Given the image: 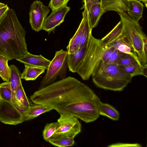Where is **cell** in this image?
<instances>
[{"mask_svg": "<svg viewBox=\"0 0 147 147\" xmlns=\"http://www.w3.org/2000/svg\"><path fill=\"white\" fill-rule=\"evenodd\" d=\"M98 96L88 86L69 76L35 91L30 96L34 103L52 107L59 114L71 115L86 123L99 117Z\"/></svg>", "mask_w": 147, "mask_h": 147, "instance_id": "1", "label": "cell"}, {"mask_svg": "<svg viewBox=\"0 0 147 147\" xmlns=\"http://www.w3.org/2000/svg\"><path fill=\"white\" fill-rule=\"evenodd\" d=\"M26 34L14 11L9 9L0 24V55L11 60L19 59L29 53Z\"/></svg>", "mask_w": 147, "mask_h": 147, "instance_id": "2", "label": "cell"}, {"mask_svg": "<svg viewBox=\"0 0 147 147\" xmlns=\"http://www.w3.org/2000/svg\"><path fill=\"white\" fill-rule=\"evenodd\" d=\"M92 76L93 82L98 87L115 91L123 90L132 78L124 73L117 64H107L102 61Z\"/></svg>", "mask_w": 147, "mask_h": 147, "instance_id": "3", "label": "cell"}, {"mask_svg": "<svg viewBox=\"0 0 147 147\" xmlns=\"http://www.w3.org/2000/svg\"><path fill=\"white\" fill-rule=\"evenodd\" d=\"M117 13L123 24L121 35L124 40L134 51L141 65L147 64V55L144 52L143 44L147 38L139 21L131 18L126 12Z\"/></svg>", "mask_w": 147, "mask_h": 147, "instance_id": "4", "label": "cell"}, {"mask_svg": "<svg viewBox=\"0 0 147 147\" xmlns=\"http://www.w3.org/2000/svg\"><path fill=\"white\" fill-rule=\"evenodd\" d=\"M105 48L101 46L100 39L94 38L91 34L86 51L76 72L83 80L89 79L102 61Z\"/></svg>", "mask_w": 147, "mask_h": 147, "instance_id": "5", "label": "cell"}, {"mask_svg": "<svg viewBox=\"0 0 147 147\" xmlns=\"http://www.w3.org/2000/svg\"><path fill=\"white\" fill-rule=\"evenodd\" d=\"M67 52L61 49L56 52L55 55L47 69L46 73L40 82L38 90L56 82L66 78L68 68L67 57Z\"/></svg>", "mask_w": 147, "mask_h": 147, "instance_id": "6", "label": "cell"}, {"mask_svg": "<svg viewBox=\"0 0 147 147\" xmlns=\"http://www.w3.org/2000/svg\"><path fill=\"white\" fill-rule=\"evenodd\" d=\"M28 108L18 102L0 99V121L11 125L21 123L25 121L24 113Z\"/></svg>", "mask_w": 147, "mask_h": 147, "instance_id": "7", "label": "cell"}, {"mask_svg": "<svg viewBox=\"0 0 147 147\" xmlns=\"http://www.w3.org/2000/svg\"><path fill=\"white\" fill-rule=\"evenodd\" d=\"M59 114L57 127L53 135L74 138L81 131V125L78 118L68 114Z\"/></svg>", "mask_w": 147, "mask_h": 147, "instance_id": "8", "label": "cell"}, {"mask_svg": "<svg viewBox=\"0 0 147 147\" xmlns=\"http://www.w3.org/2000/svg\"><path fill=\"white\" fill-rule=\"evenodd\" d=\"M50 11L48 7L40 0L34 1L29 12V23L32 29L36 32L42 30L43 24Z\"/></svg>", "mask_w": 147, "mask_h": 147, "instance_id": "9", "label": "cell"}, {"mask_svg": "<svg viewBox=\"0 0 147 147\" xmlns=\"http://www.w3.org/2000/svg\"><path fill=\"white\" fill-rule=\"evenodd\" d=\"M70 9L66 5L52 11L45 20L42 30L49 33L54 32L55 28L64 22L65 17Z\"/></svg>", "mask_w": 147, "mask_h": 147, "instance_id": "10", "label": "cell"}, {"mask_svg": "<svg viewBox=\"0 0 147 147\" xmlns=\"http://www.w3.org/2000/svg\"><path fill=\"white\" fill-rule=\"evenodd\" d=\"M88 43L89 41L87 44L79 48L74 53L67 54V62L69 71L72 73L77 72L86 51Z\"/></svg>", "mask_w": 147, "mask_h": 147, "instance_id": "11", "label": "cell"}, {"mask_svg": "<svg viewBox=\"0 0 147 147\" xmlns=\"http://www.w3.org/2000/svg\"><path fill=\"white\" fill-rule=\"evenodd\" d=\"M16 60L24 64L40 67L47 69L51 61L41 55H35L29 53Z\"/></svg>", "mask_w": 147, "mask_h": 147, "instance_id": "12", "label": "cell"}, {"mask_svg": "<svg viewBox=\"0 0 147 147\" xmlns=\"http://www.w3.org/2000/svg\"><path fill=\"white\" fill-rule=\"evenodd\" d=\"M96 102L99 115L106 116L113 121L119 120V113L114 107L108 103L102 102L98 97Z\"/></svg>", "mask_w": 147, "mask_h": 147, "instance_id": "13", "label": "cell"}, {"mask_svg": "<svg viewBox=\"0 0 147 147\" xmlns=\"http://www.w3.org/2000/svg\"><path fill=\"white\" fill-rule=\"evenodd\" d=\"M53 109V108L50 107L34 103L24 113L25 121L32 120L42 114Z\"/></svg>", "mask_w": 147, "mask_h": 147, "instance_id": "14", "label": "cell"}, {"mask_svg": "<svg viewBox=\"0 0 147 147\" xmlns=\"http://www.w3.org/2000/svg\"><path fill=\"white\" fill-rule=\"evenodd\" d=\"M110 46L114 47L124 53L129 55L134 59L137 62L141 65L138 58L136 53L132 48L125 41L121 34L116 40L106 47Z\"/></svg>", "mask_w": 147, "mask_h": 147, "instance_id": "15", "label": "cell"}, {"mask_svg": "<svg viewBox=\"0 0 147 147\" xmlns=\"http://www.w3.org/2000/svg\"><path fill=\"white\" fill-rule=\"evenodd\" d=\"M119 66L124 73L130 75L132 78L140 75L146 77H147V64L141 65L137 62H136L126 66Z\"/></svg>", "mask_w": 147, "mask_h": 147, "instance_id": "16", "label": "cell"}, {"mask_svg": "<svg viewBox=\"0 0 147 147\" xmlns=\"http://www.w3.org/2000/svg\"><path fill=\"white\" fill-rule=\"evenodd\" d=\"M128 9L127 14L132 19L139 21L142 17L144 5L138 0H127Z\"/></svg>", "mask_w": 147, "mask_h": 147, "instance_id": "17", "label": "cell"}, {"mask_svg": "<svg viewBox=\"0 0 147 147\" xmlns=\"http://www.w3.org/2000/svg\"><path fill=\"white\" fill-rule=\"evenodd\" d=\"M84 22L82 17L81 22L73 36L70 39L66 48L68 54L74 53L79 49L80 44L82 32Z\"/></svg>", "mask_w": 147, "mask_h": 147, "instance_id": "18", "label": "cell"}, {"mask_svg": "<svg viewBox=\"0 0 147 147\" xmlns=\"http://www.w3.org/2000/svg\"><path fill=\"white\" fill-rule=\"evenodd\" d=\"M25 68L20 75L21 79L26 81L34 80L45 72V69L24 64Z\"/></svg>", "mask_w": 147, "mask_h": 147, "instance_id": "19", "label": "cell"}, {"mask_svg": "<svg viewBox=\"0 0 147 147\" xmlns=\"http://www.w3.org/2000/svg\"><path fill=\"white\" fill-rule=\"evenodd\" d=\"M89 23L91 29L98 24L99 20L103 14L101 3H94L88 11Z\"/></svg>", "mask_w": 147, "mask_h": 147, "instance_id": "20", "label": "cell"}, {"mask_svg": "<svg viewBox=\"0 0 147 147\" xmlns=\"http://www.w3.org/2000/svg\"><path fill=\"white\" fill-rule=\"evenodd\" d=\"M123 28L122 23L120 21L109 33L100 39L101 46L104 48L118 38L121 34Z\"/></svg>", "mask_w": 147, "mask_h": 147, "instance_id": "21", "label": "cell"}, {"mask_svg": "<svg viewBox=\"0 0 147 147\" xmlns=\"http://www.w3.org/2000/svg\"><path fill=\"white\" fill-rule=\"evenodd\" d=\"M82 12V16L84 18V22L83 27L79 48L84 46L88 42L90 35L92 33V30L89 23L88 12L85 8Z\"/></svg>", "mask_w": 147, "mask_h": 147, "instance_id": "22", "label": "cell"}, {"mask_svg": "<svg viewBox=\"0 0 147 147\" xmlns=\"http://www.w3.org/2000/svg\"><path fill=\"white\" fill-rule=\"evenodd\" d=\"M74 138L65 136L53 135L47 141L52 145L59 147L73 146L75 143Z\"/></svg>", "mask_w": 147, "mask_h": 147, "instance_id": "23", "label": "cell"}, {"mask_svg": "<svg viewBox=\"0 0 147 147\" xmlns=\"http://www.w3.org/2000/svg\"><path fill=\"white\" fill-rule=\"evenodd\" d=\"M9 67L11 73L9 81L10 82L13 93L12 100H15V95L16 90L21 83L20 75L19 70L17 67L14 65H11Z\"/></svg>", "mask_w": 147, "mask_h": 147, "instance_id": "24", "label": "cell"}, {"mask_svg": "<svg viewBox=\"0 0 147 147\" xmlns=\"http://www.w3.org/2000/svg\"><path fill=\"white\" fill-rule=\"evenodd\" d=\"M9 59L0 55V76L3 81L8 82L10 77L11 70L8 65Z\"/></svg>", "mask_w": 147, "mask_h": 147, "instance_id": "25", "label": "cell"}, {"mask_svg": "<svg viewBox=\"0 0 147 147\" xmlns=\"http://www.w3.org/2000/svg\"><path fill=\"white\" fill-rule=\"evenodd\" d=\"M13 93L9 81L0 84V99L6 101H11Z\"/></svg>", "mask_w": 147, "mask_h": 147, "instance_id": "26", "label": "cell"}, {"mask_svg": "<svg viewBox=\"0 0 147 147\" xmlns=\"http://www.w3.org/2000/svg\"><path fill=\"white\" fill-rule=\"evenodd\" d=\"M16 100L26 107L29 108L32 105L30 104L24 91L22 83L17 87L15 93Z\"/></svg>", "mask_w": 147, "mask_h": 147, "instance_id": "27", "label": "cell"}, {"mask_svg": "<svg viewBox=\"0 0 147 147\" xmlns=\"http://www.w3.org/2000/svg\"><path fill=\"white\" fill-rule=\"evenodd\" d=\"M57 122L47 123L42 131V136L46 141L51 137L55 132L57 127Z\"/></svg>", "mask_w": 147, "mask_h": 147, "instance_id": "28", "label": "cell"}, {"mask_svg": "<svg viewBox=\"0 0 147 147\" xmlns=\"http://www.w3.org/2000/svg\"><path fill=\"white\" fill-rule=\"evenodd\" d=\"M136 62L137 61L131 56L124 53L119 59L116 64L119 66H126Z\"/></svg>", "mask_w": 147, "mask_h": 147, "instance_id": "29", "label": "cell"}, {"mask_svg": "<svg viewBox=\"0 0 147 147\" xmlns=\"http://www.w3.org/2000/svg\"><path fill=\"white\" fill-rule=\"evenodd\" d=\"M123 54L115 49L108 58L103 62L107 64H116L119 59Z\"/></svg>", "mask_w": 147, "mask_h": 147, "instance_id": "30", "label": "cell"}, {"mask_svg": "<svg viewBox=\"0 0 147 147\" xmlns=\"http://www.w3.org/2000/svg\"><path fill=\"white\" fill-rule=\"evenodd\" d=\"M70 0H51L48 7L52 11L63 6H66Z\"/></svg>", "mask_w": 147, "mask_h": 147, "instance_id": "31", "label": "cell"}, {"mask_svg": "<svg viewBox=\"0 0 147 147\" xmlns=\"http://www.w3.org/2000/svg\"><path fill=\"white\" fill-rule=\"evenodd\" d=\"M9 9L7 5L0 9V24L5 17L7 12Z\"/></svg>", "mask_w": 147, "mask_h": 147, "instance_id": "32", "label": "cell"}, {"mask_svg": "<svg viewBox=\"0 0 147 147\" xmlns=\"http://www.w3.org/2000/svg\"><path fill=\"white\" fill-rule=\"evenodd\" d=\"M84 4L81 9L86 8L88 11L91 6L95 3L94 0H83Z\"/></svg>", "mask_w": 147, "mask_h": 147, "instance_id": "33", "label": "cell"}, {"mask_svg": "<svg viewBox=\"0 0 147 147\" xmlns=\"http://www.w3.org/2000/svg\"><path fill=\"white\" fill-rule=\"evenodd\" d=\"M140 1H142V2L144 3L145 5V6L146 7H147V0H138Z\"/></svg>", "mask_w": 147, "mask_h": 147, "instance_id": "34", "label": "cell"}, {"mask_svg": "<svg viewBox=\"0 0 147 147\" xmlns=\"http://www.w3.org/2000/svg\"><path fill=\"white\" fill-rule=\"evenodd\" d=\"M6 5H5V4H4V3H0V9L5 7Z\"/></svg>", "mask_w": 147, "mask_h": 147, "instance_id": "35", "label": "cell"}, {"mask_svg": "<svg viewBox=\"0 0 147 147\" xmlns=\"http://www.w3.org/2000/svg\"><path fill=\"white\" fill-rule=\"evenodd\" d=\"M96 3H101L102 0H94Z\"/></svg>", "mask_w": 147, "mask_h": 147, "instance_id": "36", "label": "cell"}, {"mask_svg": "<svg viewBox=\"0 0 147 147\" xmlns=\"http://www.w3.org/2000/svg\"><path fill=\"white\" fill-rule=\"evenodd\" d=\"M1 3V2H0V3Z\"/></svg>", "mask_w": 147, "mask_h": 147, "instance_id": "37", "label": "cell"}]
</instances>
